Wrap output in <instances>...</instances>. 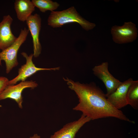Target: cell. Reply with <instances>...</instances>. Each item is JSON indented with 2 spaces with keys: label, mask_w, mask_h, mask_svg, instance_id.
<instances>
[{
  "label": "cell",
  "mask_w": 138,
  "mask_h": 138,
  "mask_svg": "<svg viewBox=\"0 0 138 138\" xmlns=\"http://www.w3.org/2000/svg\"><path fill=\"white\" fill-rule=\"evenodd\" d=\"M91 120L90 118L82 114L78 120L64 125L62 128L51 135L50 138H75L81 128Z\"/></svg>",
  "instance_id": "10"
},
{
  "label": "cell",
  "mask_w": 138,
  "mask_h": 138,
  "mask_svg": "<svg viewBox=\"0 0 138 138\" xmlns=\"http://www.w3.org/2000/svg\"><path fill=\"white\" fill-rule=\"evenodd\" d=\"M108 67V62H105L95 66L93 69L94 74L105 85L107 90L106 96L114 91L122 82L115 78L110 73Z\"/></svg>",
  "instance_id": "6"
},
{
  "label": "cell",
  "mask_w": 138,
  "mask_h": 138,
  "mask_svg": "<svg viewBox=\"0 0 138 138\" xmlns=\"http://www.w3.org/2000/svg\"><path fill=\"white\" fill-rule=\"evenodd\" d=\"M29 31L25 28L21 30L18 37L10 46L0 52V59L5 62L6 72L8 73L18 64V52L20 47L26 40Z\"/></svg>",
  "instance_id": "3"
},
{
  "label": "cell",
  "mask_w": 138,
  "mask_h": 138,
  "mask_svg": "<svg viewBox=\"0 0 138 138\" xmlns=\"http://www.w3.org/2000/svg\"><path fill=\"white\" fill-rule=\"evenodd\" d=\"M111 31L113 40L119 44L132 42L137 36L136 25L131 22H125L121 26H113Z\"/></svg>",
  "instance_id": "4"
},
{
  "label": "cell",
  "mask_w": 138,
  "mask_h": 138,
  "mask_svg": "<svg viewBox=\"0 0 138 138\" xmlns=\"http://www.w3.org/2000/svg\"><path fill=\"white\" fill-rule=\"evenodd\" d=\"M48 25L53 28L62 27L70 23L78 24L85 30L88 31L93 29L96 25L87 20L82 17L74 6L59 11H53L47 20Z\"/></svg>",
  "instance_id": "2"
},
{
  "label": "cell",
  "mask_w": 138,
  "mask_h": 138,
  "mask_svg": "<svg viewBox=\"0 0 138 138\" xmlns=\"http://www.w3.org/2000/svg\"><path fill=\"white\" fill-rule=\"evenodd\" d=\"M29 138H40V137L39 135L37 134H34L33 136L30 137Z\"/></svg>",
  "instance_id": "16"
},
{
  "label": "cell",
  "mask_w": 138,
  "mask_h": 138,
  "mask_svg": "<svg viewBox=\"0 0 138 138\" xmlns=\"http://www.w3.org/2000/svg\"><path fill=\"white\" fill-rule=\"evenodd\" d=\"M38 84L32 80L21 81L17 85H8L0 94V100L10 98L14 100L17 103L19 107L22 108L23 102L22 94L25 88L34 89Z\"/></svg>",
  "instance_id": "5"
},
{
  "label": "cell",
  "mask_w": 138,
  "mask_h": 138,
  "mask_svg": "<svg viewBox=\"0 0 138 138\" xmlns=\"http://www.w3.org/2000/svg\"><path fill=\"white\" fill-rule=\"evenodd\" d=\"M21 54L26 59V63L19 68L18 75L13 79L9 80V85H14L19 81H25L28 77L39 71L44 70L55 71L58 70L60 69L59 67L49 68L37 67L32 61L33 54L28 55L26 53L23 52Z\"/></svg>",
  "instance_id": "7"
},
{
  "label": "cell",
  "mask_w": 138,
  "mask_h": 138,
  "mask_svg": "<svg viewBox=\"0 0 138 138\" xmlns=\"http://www.w3.org/2000/svg\"><path fill=\"white\" fill-rule=\"evenodd\" d=\"M14 8L17 18L19 20L24 22L34 11L35 6L30 0H16L14 3Z\"/></svg>",
  "instance_id": "12"
},
{
  "label": "cell",
  "mask_w": 138,
  "mask_h": 138,
  "mask_svg": "<svg viewBox=\"0 0 138 138\" xmlns=\"http://www.w3.org/2000/svg\"><path fill=\"white\" fill-rule=\"evenodd\" d=\"M64 79L69 88L79 99V103L73 110L81 112L91 120L112 117L134 123L121 111L113 107L108 101L102 90L94 83L81 84L67 78Z\"/></svg>",
  "instance_id": "1"
},
{
  "label": "cell",
  "mask_w": 138,
  "mask_h": 138,
  "mask_svg": "<svg viewBox=\"0 0 138 138\" xmlns=\"http://www.w3.org/2000/svg\"><path fill=\"white\" fill-rule=\"evenodd\" d=\"M26 21L32 38L33 56L37 57L40 54L41 51V46L39 39L41 19L39 15L36 13L32 15Z\"/></svg>",
  "instance_id": "8"
},
{
  "label": "cell",
  "mask_w": 138,
  "mask_h": 138,
  "mask_svg": "<svg viewBox=\"0 0 138 138\" xmlns=\"http://www.w3.org/2000/svg\"><path fill=\"white\" fill-rule=\"evenodd\" d=\"M9 81L7 78L0 76V94L9 85Z\"/></svg>",
  "instance_id": "15"
},
{
  "label": "cell",
  "mask_w": 138,
  "mask_h": 138,
  "mask_svg": "<svg viewBox=\"0 0 138 138\" xmlns=\"http://www.w3.org/2000/svg\"><path fill=\"white\" fill-rule=\"evenodd\" d=\"M13 21L11 16L7 15L3 16L0 22V50L2 51L11 45L17 38L11 29Z\"/></svg>",
  "instance_id": "11"
},
{
  "label": "cell",
  "mask_w": 138,
  "mask_h": 138,
  "mask_svg": "<svg viewBox=\"0 0 138 138\" xmlns=\"http://www.w3.org/2000/svg\"><path fill=\"white\" fill-rule=\"evenodd\" d=\"M133 80L130 78L122 82L114 91L106 96L108 101L116 109L119 110L128 105L127 92Z\"/></svg>",
  "instance_id": "9"
},
{
  "label": "cell",
  "mask_w": 138,
  "mask_h": 138,
  "mask_svg": "<svg viewBox=\"0 0 138 138\" xmlns=\"http://www.w3.org/2000/svg\"><path fill=\"white\" fill-rule=\"evenodd\" d=\"M128 105L136 110L138 109V80H133L130 86L127 94Z\"/></svg>",
  "instance_id": "13"
},
{
  "label": "cell",
  "mask_w": 138,
  "mask_h": 138,
  "mask_svg": "<svg viewBox=\"0 0 138 138\" xmlns=\"http://www.w3.org/2000/svg\"><path fill=\"white\" fill-rule=\"evenodd\" d=\"M2 65V63H1V61L0 59V65Z\"/></svg>",
  "instance_id": "17"
},
{
  "label": "cell",
  "mask_w": 138,
  "mask_h": 138,
  "mask_svg": "<svg viewBox=\"0 0 138 138\" xmlns=\"http://www.w3.org/2000/svg\"><path fill=\"white\" fill-rule=\"evenodd\" d=\"M35 7L41 12L45 13L50 10L51 12L56 9L60 4L56 2L51 0H32L31 1Z\"/></svg>",
  "instance_id": "14"
}]
</instances>
